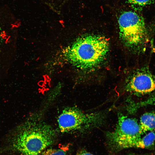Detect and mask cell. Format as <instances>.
<instances>
[{
	"label": "cell",
	"mask_w": 155,
	"mask_h": 155,
	"mask_svg": "<svg viewBox=\"0 0 155 155\" xmlns=\"http://www.w3.org/2000/svg\"><path fill=\"white\" fill-rule=\"evenodd\" d=\"M104 117L101 113H87L78 108L69 107L63 110L57 122L60 131L69 133L98 126L103 123Z\"/></svg>",
	"instance_id": "obj_4"
},
{
	"label": "cell",
	"mask_w": 155,
	"mask_h": 155,
	"mask_svg": "<svg viewBox=\"0 0 155 155\" xmlns=\"http://www.w3.org/2000/svg\"><path fill=\"white\" fill-rule=\"evenodd\" d=\"M6 34L5 32L3 33V31L0 30V54L4 51L5 49L8 46L7 45L11 44V37Z\"/></svg>",
	"instance_id": "obj_10"
},
{
	"label": "cell",
	"mask_w": 155,
	"mask_h": 155,
	"mask_svg": "<svg viewBox=\"0 0 155 155\" xmlns=\"http://www.w3.org/2000/svg\"><path fill=\"white\" fill-rule=\"evenodd\" d=\"M75 155H94L85 149L79 151Z\"/></svg>",
	"instance_id": "obj_13"
},
{
	"label": "cell",
	"mask_w": 155,
	"mask_h": 155,
	"mask_svg": "<svg viewBox=\"0 0 155 155\" xmlns=\"http://www.w3.org/2000/svg\"><path fill=\"white\" fill-rule=\"evenodd\" d=\"M57 137L56 131L51 125L30 118L15 129L6 150L21 155H39L55 142Z\"/></svg>",
	"instance_id": "obj_1"
},
{
	"label": "cell",
	"mask_w": 155,
	"mask_h": 155,
	"mask_svg": "<svg viewBox=\"0 0 155 155\" xmlns=\"http://www.w3.org/2000/svg\"><path fill=\"white\" fill-rule=\"evenodd\" d=\"M155 142V133L149 131L142 137L138 143L136 148H144L152 146Z\"/></svg>",
	"instance_id": "obj_8"
},
{
	"label": "cell",
	"mask_w": 155,
	"mask_h": 155,
	"mask_svg": "<svg viewBox=\"0 0 155 155\" xmlns=\"http://www.w3.org/2000/svg\"><path fill=\"white\" fill-rule=\"evenodd\" d=\"M143 135L136 119L120 115L114 130L106 133L108 149L115 153L126 149L136 148Z\"/></svg>",
	"instance_id": "obj_3"
},
{
	"label": "cell",
	"mask_w": 155,
	"mask_h": 155,
	"mask_svg": "<svg viewBox=\"0 0 155 155\" xmlns=\"http://www.w3.org/2000/svg\"><path fill=\"white\" fill-rule=\"evenodd\" d=\"M68 148L65 147L59 149L50 148L45 149L42 152V155H66Z\"/></svg>",
	"instance_id": "obj_9"
},
{
	"label": "cell",
	"mask_w": 155,
	"mask_h": 155,
	"mask_svg": "<svg viewBox=\"0 0 155 155\" xmlns=\"http://www.w3.org/2000/svg\"><path fill=\"white\" fill-rule=\"evenodd\" d=\"M141 106H155V96H152L140 104Z\"/></svg>",
	"instance_id": "obj_12"
},
{
	"label": "cell",
	"mask_w": 155,
	"mask_h": 155,
	"mask_svg": "<svg viewBox=\"0 0 155 155\" xmlns=\"http://www.w3.org/2000/svg\"><path fill=\"white\" fill-rule=\"evenodd\" d=\"M140 128L144 134L147 132L155 130V113H146L141 116L139 123Z\"/></svg>",
	"instance_id": "obj_7"
},
{
	"label": "cell",
	"mask_w": 155,
	"mask_h": 155,
	"mask_svg": "<svg viewBox=\"0 0 155 155\" xmlns=\"http://www.w3.org/2000/svg\"><path fill=\"white\" fill-rule=\"evenodd\" d=\"M126 89L137 95H144L155 90V78L149 72L140 70L133 74L127 83Z\"/></svg>",
	"instance_id": "obj_6"
},
{
	"label": "cell",
	"mask_w": 155,
	"mask_h": 155,
	"mask_svg": "<svg viewBox=\"0 0 155 155\" xmlns=\"http://www.w3.org/2000/svg\"><path fill=\"white\" fill-rule=\"evenodd\" d=\"M104 37L87 35L78 38L68 48L65 57L74 66L83 70L96 67L103 61L109 50Z\"/></svg>",
	"instance_id": "obj_2"
},
{
	"label": "cell",
	"mask_w": 155,
	"mask_h": 155,
	"mask_svg": "<svg viewBox=\"0 0 155 155\" xmlns=\"http://www.w3.org/2000/svg\"><path fill=\"white\" fill-rule=\"evenodd\" d=\"M129 2L133 7L140 8L149 5L154 0H128Z\"/></svg>",
	"instance_id": "obj_11"
},
{
	"label": "cell",
	"mask_w": 155,
	"mask_h": 155,
	"mask_svg": "<svg viewBox=\"0 0 155 155\" xmlns=\"http://www.w3.org/2000/svg\"><path fill=\"white\" fill-rule=\"evenodd\" d=\"M118 22L119 35L124 44L130 48H137L145 42L147 30L144 19L135 12H123Z\"/></svg>",
	"instance_id": "obj_5"
}]
</instances>
